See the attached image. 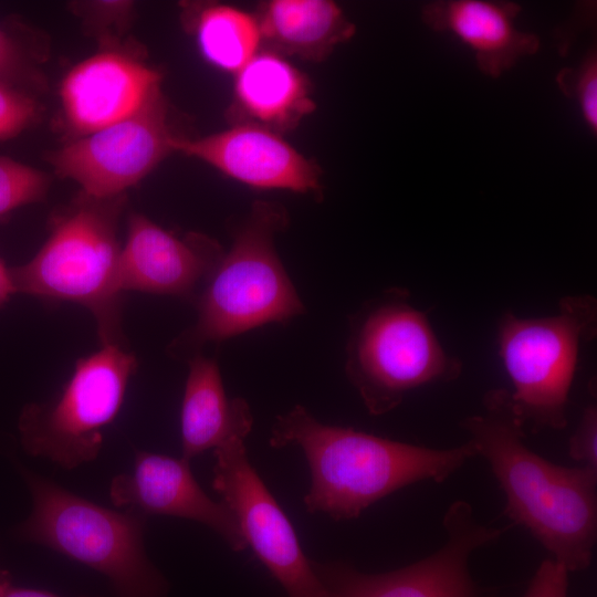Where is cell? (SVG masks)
<instances>
[{"label":"cell","mask_w":597,"mask_h":597,"mask_svg":"<svg viewBox=\"0 0 597 597\" xmlns=\"http://www.w3.org/2000/svg\"><path fill=\"white\" fill-rule=\"evenodd\" d=\"M461 427L503 490L505 515L568 572L589 567L597 540V469L558 465L528 448L507 389L489 390L483 411Z\"/></svg>","instance_id":"1"},{"label":"cell","mask_w":597,"mask_h":597,"mask_svg":"<svg viewBox=\"0 0 597 597\" xmlns=\"http://www.w3.org/2000/svg\"><path fill=\"white\" fill-rule=\"evenodd\" d=\"M269 444L302 449L311 473L305 510L335 521L357 519L377 501L413 483L442 482L478 455L470 440L448 449L411 444L323 423L302 405L275 417Z\"/></svg>","instance_id":"2"},{"label":"cell","mask_w":597,"mask_h":597,"mask_svg":"<svg viewBox=\"0 0 597 597\" xmlns=\"http://www.w3.org/2000/svg\"><path fill=\"white\" fill-rule=\"evenodd\" d=\"M287 226L282 205L253 202L234 228L230 250L193 301L196 323L171 341L169 356L188 362L208 343H221L266 324L287 323L305 313L275 249L276 235Z\"/></svg>","instance_id":"3"},{"label":"cell","mask_w":597,"mask_h":597,"mask_svg":"<svg viewBox=\"0 0 597 597\" xmlns=\"http://www.w3.org/2000/svg\"><path fill=\"white\" fill-rule=\"evenodd\" d=\"M124 201L125 196L96 199L81 192L52 217L49 237L36 254L11 268L15 293L86 307L102 345L126 346L117 238Z\"/></svg>","instance_id":"4"},{"label":"cell","mask_w":597,"mask_h":597,"mask_svg":"<svg viewBox=\"0 0 597 597\" xmlns=\"http://www.w3.org/2000/svg\"><path fill=\"white\" fill-rule=\"evenodd\" d=\"M32 510L18 535L103 575L114 597H167L169 582L145 548L147 515L115 511L31 471Z\"/></svg>","instance_id":"5"},{"label":"cell","mask_w":597,"mask_h":597,"mask_svg":"<svg viewBox=\"0 0 597 597\" xmlns=\"http://www.w3.org/2000/svg\"><path fill=\"white\" fill-rule=\"evenodd\" d=\"M345 356L346 377L371 416L390 412L417 388L457 379L463 368L402 287L385 290L350 316Z\"/></svg>","instance_id":"6"},{"label":"cell","mask_w":597,"mask_h":597,"mask_svg":"<svg viewBox=\"0 0 597 597\" xmlns=\"http://www.w3.org/2000/svg\"><path fill=\"white\" fill-rule=\"evenodd\" d=\"M597 333V300L588 294L559 300L556 314L523 318L502 315L499 356L511 380L514 410L533 431L567 426L569 391L582 342Z\"/></svg>","instance_id":"7"},{"label":"cell","mask_w":597,"mask_h":597,"mask_svg":"<svg viewBox=\"0 0 597 597\" xmlns=\"http://www.w3.org/2000/svg\"><path fill=\"white\" fill-rule=\"evenodd\" d=\"M137 365L126 346L115 344L80 358L57 397L23 407L18 427L24 451L66 470L95 460Z\"/></svg>","instance_id":"8"},{"label":"cell","mask_w":597,"mask_h":597,"mask_svg":"<svg viewBox=\"0 0 597 597\" xmlns=\"http://www.w3.org/2000/svg\"><path fill=\"white\" fill-rule=\"evenodd\" d=\"M213 458L212 489L233 512L248 547L286 597H331L291 521L251 464L245 440L222 443L213 449Z\"/></svg>","instance_id":"9"},{"label":"cell","mask_w":597,"mask_h":597,"mask_svg":"<svg viewBox=\"0 0 597 597\" xmlns=\"http://www.w3.org/2000/svg\"><path fill=\"white\" fill-rule=\"evenodd\" d=\"M178 137L159 91L130 117L71 139L49 161L59 177L76 182L83 195L117 198L175 153Z\"/></svg>","instance_id":"10"},{"label":"cell","mask_w":597,"mask_h":597,"mask_svg":"<svg viewBox=\"0 0 597 597\" xmlns=\"http://www.w3.org/2000/svg\"><path fill=\"white\" fill-rule=\"evenodd\" d=\"M443 545L431 555L395 570L369 574L342 561L313 567L331 597H480L469 570L471 555L492 544L503 528L480 523L462 500L449 505L442 520Z\"/></svg>","instance_id":"11"},{"label":"cell","mask_w":597,"mask_h":597,"mask_svg":"<svg viewBox=\"0 0 597 597\" xmlns=\"http://www.w3.org/2000/svg\"><path fill=\"white\" fill-rule=\"evenodd\" d=\"M161 74L136 52L106 48L74 65L60 85L72 139L130 117L161 91Z\"/></svg>","instance_id":"12"},{"label":"cell","mask_w":597,"mask_h":597,"mask_svg":"<svg viewBox=\"0 0 597 597\" xmlns=\"http://www.w3.org/2000/svg\"><path fill=\"white\" fill-rule=\"evenodd\" d=\"M223 255L222 247L206 234L180 237L132 213L121 250V289L195 301Z\"/></svg>","instance_id":"13"},{"label":"cell","mask_w":597,"mask_h":597,"mask_svg":"<svg viewBox=\"0 0 597 597\" xmlns=\"http://www.w3.org/2000/svg\"><path fill=\"white\" fill-rule=\"evenodd\" d=\"M109 499L115 506L147 516L168 515L203 524L233 552L248 547L233 512L205 492L184 458L136 451L133 470L112 479Z\"/></svg>","instance_id":"14"},{"label":"cell","mask_w":597,"mask_h":597,"mask_svg":"<svg viewBox=\"0 0 597 597\" xmlns=\"http://www.w3.org/2000/svg\"><path fill=\"white\" fill-rule=\"evenodd\" d=\"M174 151L201 160L253 188L321 193L320 166L280 134L258 126L233 125L202 137L180 136L174 143Z\"/></svg>","instance_id":"15"},{"label":"cell","mask_w":597,"mask_h":597,"mask_svg":"<svg viewBox=\"0 0 597 597\" xmlns=\"http://www.w3.org/2000/svg\"><path fill=\"white\" fill-rule=\"evenodd\" d=\"M520 11L513 2L447 0L426 4L422 19L470 49L482 73L498 77L540 48L536 35L517 28Z\"/></svg>","instance_id":"16"},{"label":"cell","mask_w":597,"mask_h":597,"mask_svg":"<svg viewBox=\"0 0 597 597\" xmlns=\"http://www.w3.org/2000/svg\"><path fill=\"white\" fill-rule=\"evenodd\" d=\"M315 107L307 76L284 56L263 50L234 74L228 115L233 125H253L281 135Z\"/></svg>","instance_id":"17"},{"label":"cell","mask_w":597,"mask_h":597,"mask_svg":"<svg viewBox=\"0 0 597 597\" xmlns=\"http://www.w3.org/2000/svg\"><path fill=\"white\" fill-rule=\"evenodd\" d=\"M180 410L181 458L191 461L234 439H247L253 415L242 397L226 394L218 362L198 354L188 362Z\"/></svg>","instance_id":"18"},{"label":"cell","mask_w":597,"mask_h":597,"mask_svg":"<svg viewBox=\"0 0 597 597\" xmlns=\"http://www.w3.org/2000/svg\"><path fill=\"white\" fill-rule=\"evenodd\" d=\"M268 51L318 62L353 38L355 25L328 0H272L255 15Z\"/></svg>","instance_id":"19"},{"label":"cell","mask_w":597,"mask_h":597,"mask_svg":"<svg viewBox=\"0 0 597 597\" xmlns=\"http://www.w3.org/2000/svg\"><path fill=\"white\" fill-rule=\"evenodd\" d=\"M201 56L212 66L235 74L259 51L255 15L222 3H191L182 12Z\"/></svg>","instance_id":"20"},{"label":"cell","mask_w":597,"mask_h":597,"mask_svg":"<svg viewBox=\"0 0 597 597\" xmlns=\"http://www.w3.org/2000/svg\"><path fill=\"white\" fill-rule=\"evenodd\" d=\"M49 176L17 159L0 156V219L14 210L45 199Z\"/></svg>","instance_id":"21"},{"label":"cell","mask_w":597,"mask_h":597,"mask_svg":"<svg viewBox=\"0 0 597 597\" xmlns=\"http://www.w3.org/2000/svg\"><path fill=\"white\" fill-rule=\"evenodd\" d=\"M73 7L85 27L100 39L103 49L122 48L119 40L133 17L132 2L85 1L75 2Z\"/></svg>","instance_id":"22"},{"label":"cell","mask_w":597,"mask_h":597,"mask_svg":"<svg viewBox=\"0 0 597 597\" xmlns=\"http://www.w3.org/2000/svg\"><path fill=\"white\" fill-rule=\"evenodd\" d=\"M561 91L573 100L591 133L597 132V56L590 52L577 66L565 67L556 76Z\"/></svg>","instance_id":"23"},{"label":"cell","mask_w":597,"mask_h":597,"mask_svg":"<svg viewBox=\"0 0 597 597\" xmlns=\"http://www.w3.org/2000/svg\"><path fill=\"white\" fill-rule=\"evenodd\" d=\"M40 104L32 91L0 81V142L13 139L39 119Z\"/></svg>","instance_id":"24"},{"label":"cell","mask_w":597,"mask_h":597,"mask_svg":"<svg viewBox=\"0 0 597 597\" xmlns=\"http://www.w3.org/2000/svg\"><path fill=\"white\" fill-rule=\"evenodd\" d=\"M0 81L32 91L39 76L27 50L11 31L0 24Z\"/></svg>","instance_id":"25"},{"label":"cell","mask_w":597,"mask_h":597,"mask_svg":"<svg viewBox=\"0 0 597 597\" xmlns=\"http://www.w3.org/2000/svg\"><path fill=\"white\" fill-rule=\"evenodd\" d=\"M569 457L597 469V405L596 397L583 410L579 423L568 443Z\"/></svg>","instance_id":"26"},{"label":"cell","mask_w":597,"mask_h":597,"mask_svg":"<svg viewBox=\"0 0 597 597\" xmlns=\"http://www.w3.org/2000/svg\"><path fill=\"white\" fill-rule=\"evenodd\" d=\"M568 570L555 559L546 558L537 567L523 597H567Z\"/></svg>","instance_id":"27"},{"label":"cell","mask_w":597,"mask_h":597,"mask_svg":"<svg viewBox=\"0 0 597 597\" xmlns=\"http://www.w3.org/2000/svg\"><path fill=\"white\" fill-rule=\"evenodd\" d=\"M0 597H61L51 591L17 587L12 584L11 576L6 570H0ZM88 597V596H80Z\"/></svg>","instance_id":"28"},{"label":"cell","mask_w":597,"mask_h":597,"mask_svg":"<svg viewBox=\"0 0 597 597\" xmlns=\"http://www.w3.org/2000/svg\"><path fill=\"white\" fill-rule=\"evenodd\" d=\"M15 294V287L12 279L11 269L7 268L0 258V307Z\"/></svg>","instance_id":"29"},{"label":"cell","mask_w":597,"mask_h":597,"mask_svg":"<svg viewBox=\"0 0 597 597\" xmlns=\"http://www.w3.org/2000/svg\"><path fill=\"white\" fill-rule=\"evenodd\" d=\"M90 597V596H88Z\"/></svg>","instance_id":"30"}]
</instances>
